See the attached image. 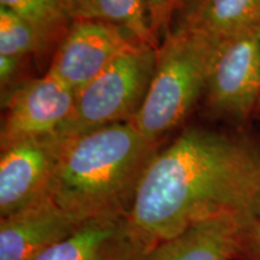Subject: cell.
Masks as SVG:
<instances>
[{
    "label": "cell",
    "mask_w": 260,
    "mask_h": 260,
    "mask_svg": "<svg viewBox=\"0 0 260 260\" xmlns=\"http://www.w3.org/2000/svg\"><path fill=\"white\" fill-rule=\"evenodd\" d=\"M260 191V141L189 128L152 159L129 218L154 243L220 214H248Z\"/></svg>",
    "instance_id": "obj_1"
},
{
    "label": "cell",
    "mask_w": 260,
    "mask_h": 260,
    "mask_svg": "<svg viewBox=\"0 0 260 260\" xmlns=\"http://www.w3.org/2000/svg\"><path fill=\"white\" fill-rule=\"evenodd\" d=\"M65 139L48 197L81 222L96 217H129L160 142L149 141L132 122Z\"/></svg>",
    "instance_id": "obj_2"
},
{
    "label": "cell",
    "mask_w": 260,
    "mask_h": 260,
    "mask_svg": "<svg viewBox=\"0 0 260 260\" xmlns=\"http://www.w3.org/2000/svg\"><path fill=\"white\" fill-rule=\"evenodd\" d=\"M219 40L199 31L172 27L157 48L151 84L132 123L152 142H160L204 96Z\"/></svg>",
    "instance_id": "obj_3"
},
{
    "label": "cell",
    "mask_w": 260,
    "mask_h": 260,
    "mask_svg": "<svg viewBox=\"0 0 260 260\" xmlns=\"http://www.w3.org/2000/svg\"><path fill=\"white\" fill-rule=\"evenodd\" d=\"M157 48L138 44L76 94L73 113L58 134L73 138L117 123L132 122L153 77Z\"/></svg>",
    "instance_id": "obj_4"
},
{
    "label": "cell",
    "mask_w": 260,
    "mask_h": 260,
    "mask_svg": "<svg viewBox=\"0 0 260 260\" xmlns=\"http://www.w3.org/2000/svg\"><path fill=\"white\" fill-rule=\"evenodd\" d=\"M216 116L243 122L260 100V23L219 42L204 94Z\"/></svg>",
    "instance_id": "obj_5"
},
{
    "label": "cell",
    "mask_w": 260,
    "mask_h": 260,
    "mask_svg": "<svg viewBox=\"0 0 260 260\" xmlns=\"http://www.w3.org/2000/svg\"><path fill=\"white\" fill-rule=\"evenodd\" d=\"M138 44L142 42L118 25L77 19L57 46L46 74L77 94Z\"/></svg>",
    "instance_id": "obj_6"
},
{
    "label": "cell",
    "mask_w": 260,
    "mask_h": 260,
    "mask_svg": "<svg viewBox=\"0 0 260 260\" xmlns=\"http://www.w3.org/2000/svg\"><path fill=\"white\" fill-rule=\"evenodd\" d=\"M65 140L56 133L0 148V218L48 195Z\"/></svg>",
    "instance_id": "obj_7"
},
{
    "label": "cell",
    "mask_w": 260,
    "mask_h": 260,
    "mask_svg": "<svg viewBox=\"0 0 260 260\" xmlns=\"http://www.w3.org/2000/svg\"><path fill=\"white\" fill-rule=\"evenodd\" d=\"M76 93L51 75L34 77L5 103L0 148L24 139L56 134L73 113Z\"/></svg>",
    "instance_id": "obj_8"
},
{
    "label": "cell",
    "mask_w": 260,
    "mask_h": 260,
    "mask_svg": "<svg viewBox=\"0 0 260 260\" xmlns=\"http://www.w3.org/2000/svg\"><path fill=\"white\" fill-rule=\"evenodd\" d=\"M157 245L138 232L129 217H96L35 260H147Z\"/></svg>",
    "instance_id": "obj_9"
},
{
    "label": "cell",
    "mask_w": 260,
    "mask_h": 260,
    "mask_svg": "<svg viewBox=\"0 0 260 260\" xmlns=\"http://www.w3.org/2000/svg\"><path fill=\"white\" fill-rule=\"evenodd\" d=\"M81 223L46 195L24 210L0 218V260H35L71 235Z\"/></svg>",
    "instance_id": "obj_10"
},
{
    "label": "cell",
    "mask_w": 260,
    "mask_h": 260,
    "mask_svg": "<svg viewBox=\"0 0 260 260\" xmlns=\"http://www.w3.org/2000/svg\"><path fill=\"white\" fill-rule=\"evenodd\" d=\"M242 216L225 213L200 220L180 235L158 243L147 260H233Z\"/></svg>",
    "instance_id": "obj_11"
},
{
    "label": "cell",
    "mask_w": 260,
    "mask_h": 260,
    "mask_svg": "<svg viewBox=\"0 0 260 260\" xmlns=\"http://www.w3.org/2000/svg\"><path fill=\"white\" fill-rule=\"evenodd\" d=\"M175 27L222 41L260 23V0H198L178 11Z\"/></svg>",
    "instance_id": "obj_12"
},
{
    "label": "cell",
    "mask_w": 260,
    "mask_h": 260,
    "mask_svg": "<svg viewBox=\"0 0 260 260\" xmlns=\"http://www.w3.org/2000/svg\"><path fill=\"white\" fill-rule=\"evenodd\" d=\"M73 21H98L132 32L142 44L159 47L147 0H65Z\"/></svg>",
    "instance_id": "obj_13"
},
{
    "label": "cell",
    "mask_w": 260,
    "mask_h": 260,
    "mask_svg": "<svg viewBox=\"0 0 260 260\" xmlns=\"http://www.w3.org/2000/svg\"><path fill=\"white\" fill-rule=\"evenodd\" d=\"M0 6L30 23L53 53L73 23L65 0H0Z\"/></svg>",
    "instance_id": "obj_14"
},
{
    "label": "cell",
    "mask_w": 260,
    "mask_h": 260,
    "mask_svg": "<svg viewBox=\"0 0 260 260\" xmlns=\"http://www.w3.org/2000/svg\"><path fill=\"white\" fill-rule=\"evenodd\" d=\"M53 51L39 31L11 10L0 6V56L45 57Z\"/></svg>",
    "instance_id": "obj_15"
},
{
    "label": "cell",
    "mask_w": 260,
    "mask_h": 260,
    "mask_svg": "<svg viewBox=\"0 0 260 260\" xmlns=\"http://www.w3.org/2000/svg\"><path fill=\"white\" fill-rule=\"evenodd\" d=\"M31 57L0 56V95L2 104L22 84L34 77L29 75Z\"/></svg>",
    "instance_id": "obj_16"
},
{
    "label": "cell",
    "mask_w": 260,
    "mask_h": 260,
    "mask_svg": "<svg viewBox=\"0 0 260 260\" xmlns=\"http://www.w3.org/2000/svg\"><path fill=\"white\" fill-rule=\"evenodd\" d=\"M233 260H260V219L245 214L237 229Z\"/></svg>",
    "instance_id": "obj_17"
},
{
    "label": "cell",
    "mask_w": 260,
    "mask_h": 260,
    "mask_svg": "<svg viewBox=\"0 0 260 260\" xmlns=\"http://www.w3.org/2000/svg\"><path fill=\"white\" fill-rule=\"evenodd\" d=\"M152 23L157 29L165 28L171 23L176 11L175 0H147Z\"/></svg>",
    "instance_id": "obj_18"
},
{
    "label": "cell",
    "mask_w": 260,
    "mask_h": 260,
    "mask_svg": "<svg viewBox=\"0 0 260 260\" xmlns=\"http://www.w3.org/2000/svg\"><path fill=\"white\" fill-rule=\"evenodd\" d=\"M248 214H249V216L255 217V218L260 219V191H259V194L256 195L254 201H253L251 209H249Z\"/></svg>",
    "instance_id": "obj_19"
},
{
    "label": "cell",
    "mask_w": 260,
    "mask_h": 260,
    "mask_svg": "<svg viewBox=\"0 0 260 260\" xmlns=\"http://www.w3.org/2000/svg\"><path fill=\"white\" fill-rule=\"evenodd\" d=\"M195 2H198V0H175V3H176V14L178 11H181V10L186 9L191 4H194Z\"/></svg>",
    "instance_id": "obj_20"
},
{
    "label": "cell",
    "mask_w": 260,
    "mask_h": 260,
    "mask_svg": "<svg viewBox=\"0 0 260 260\" xmlns=\"http://www.w3.org/2000/svg\"><path fill=\"white\" fill-rule=\"evenodd\" d=\"M255 113H258V115L260 116V100L258 103V106H256V109H255Z\"/></svg>",
    "instance_id": "obj_21"
}]
</instances>
